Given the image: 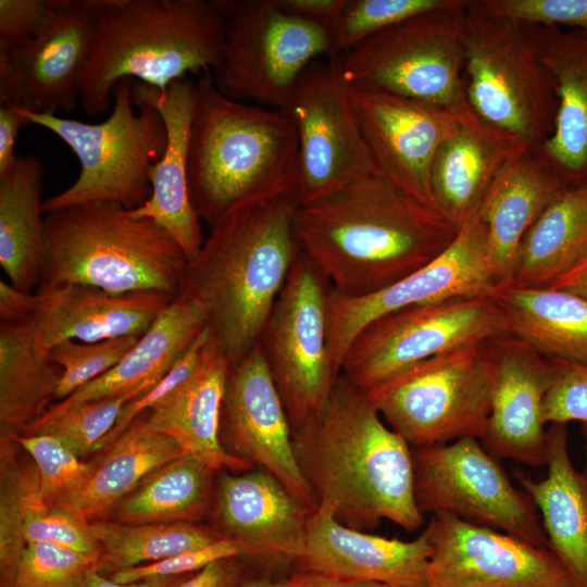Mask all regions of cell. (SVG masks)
Listing matches in <instances>:
<instances>
[{
	"label": "cell",
	"mask_w": 587,
	"mask_h": 587,
	"mask_svg": "<svg viewBox=\"0 0 587 587\" xmlns=\"http://www.w3.org/2000/svg\"><path fill=\"white\" fill-rule=\"evenodd\" d=\"M25 125H29V122L16 105L0 103V175L8 172L15 162V141Z\"/></svg>",
	"instance_id": "obj_52"
},
{
	"label": "cell",
	"mask_w": 587,
	"mask_h": 587,
	"mask_svg": "<svg viewBox=\"0 0 587 587\" xmlns=\"http://www.w3.org/2000/svg\"><path fill=\"white\" fill-rule=\"evenodd\" d=\"M97 560L72 549L45 541L27 542L14 587H84Z\"/></svg>",
	"instance_id": "obj_44"
},
{
	"label": "cell",
	"mask_w": 587,
	"mask_h": 587,
	"mask_svg": "<svg viewBox=\"0 0 587 587\" xmlns=\"http://www.w3.org/2000/svg\"><path fill=\"white\" fill-rule=\"evenodd\" d=\"M532 29L558 99L553 133L538 152L570 187L578 186L587 183V34L540 25Z\"/></svg>",
	"instance_id": "obj_27"
},
{
	"label": "cell",
	"mask_w": 587,
	"mask_h": 587,
	"mask_svg": "<svg viewBox=\"0 0 587 587\" xmlns=\"http://www.w3.org/2000/svg\"><path fill=\"white\" fill-rule=\"evenodd\" d=\"M348 0H276L289 14L332 27Z\"/></svg>",
	"instance_id": "obj_53"
},
{
	"label": "cell",
	"mask_w": 587,
	"mask_h": 587,
	"mask_svg": "<svg viewBox=\"0 0 587 587\" xmlns=\"http://www.w3.org/2000/svg\"><path fill=\"white\" fill-rule=\"evenodd\" d=\"M139 338L124 336L96 342L64 340L55 345L47 355L62 371L54 400H64L107 373L121 361Z\"/></svg>",
	"instance_id": "obj_43"
},
{
	"label": "cell",
	"mask_w": 587,
	"mask_h": 587,
	"mask_svg": "<svg viewBox=\"0 0 587 587\" xmlns=\"http://www.w3.org/2000/svg\"><path fill=\"white\" fill-rule=\"evenodd\" d=\"M209 339V329L205 327L185 353L151 389L125 405L115 426L100 441L96 451H100L111 445L127 429L136 417L151 410L187 379L196 369Z\"/></svg>",
	"instance_id": "obj_47"
},
{
	"label": "cell",
	"mask_w": 587,
	"mask_h": 587,
	"mask_svg": "<svg viewBox=\"0 0 587 587\" xmlns=\"http://www.w3.org/2000/svg\"><path fill=\"white\" fill-rule=\"evenodd\" d=\"M151 388L87 401L54 415H42L23 434H47L59 439L77 457L95 452L100 441L113 429L125 405Z\"/></svg>",
	"instance_id": "obj_40"
},
{
	"label": "cell",
	"mask_w": 587,
	"mask_h": 587,
	"mask_svg": "<svg viewBox=\"0 0 587 587\" xmlns=\"http://www.w3.org/2000/svg\"><path fill=\"white\" fill-rule=\"evenodd\" d=\"M212 512L217 532L239 542L247 558L297 563L303 553L311 512L262 469L222 473Z\"/></svg>",
	"instance_id": "obj_24"
},
{
	"label": "cell",
	"mask_w": 587,
	"mask_h": 587,
	"mask_svg": "<svg viewBox=\"0 0 587 587\" xmlns=\"http://www.w3.org/2000/svg\"><path fill=\"white\" fill-rule=\"evenodd\" d=\"M60 0H0V51L20 48L46 26Z\"/></svg>",
	"instance_id": "obj_50"
},
{
	"label": "cell",
	"mask_w": 587,
	"mask_h": 587,
	"mask_svg": "<svg viewBox=\"0 0 587 587\" xmlns=\"http://www.w3.org/2000/svg\"><path fill=\"white\" fill-rule=\"evenodd\" d=\"M567 188L538 151L505 162L478 210L497 287L510 283L525 234Z\"/></svg>",
	"instance_id": "obj_26"
},
{
	"label": "cell",
	"mask_w": 587,
	"mask_h": 587,
	"mask_svg": "<svg viewBox=\"0 0 587 587\" xmlns=\"http://www.w3.org/2000/svg\"><path fill=\"white\" fill-rule=\"evenodd\" d=\"M504 333L541 355L587 364V300L557 288L499 286L491 294Z\"/></svg>",
	"instance_id": "obj_33"
},
{
	"label": "cell",
	"mask_w": 587,
	"mask_h": 587,
	"mask_svg": "<svg viewBox=\"0 0 587 587\" xmlns=\"http://www.w3.org/2000/svg\"><path fill=\"white\" fill-rule=\"evenodd\" d=\"M132 84L126 78L115 85L111 113L101 123L34 113L16 105L29 124L55 134L79 160L77 179L43 200V214L93 201L135 210L150 199L149 173L164 152L166 129L154 108L134 104Z\"/></svg>",
	"instance_id": "obj_8"
},
{
	"label": "cell",
	"mask_w": 587,
	"mask_h": 587,
	"mask_svg": "<svg viewBox=\"0 0 587 587\" xmlns=\"http://www.w3.org/2000/svg\"><path fill=\"white\" fill-rule=\"evenodd\" d=\"M458 0H348L332 25L339 54L405 20L454 5Z\"/></svg>",
	"instance_id": "obj_41"
},
{
	"label": "cell",
	"mask_w": 587,
	"mask_h": 587,
	"mask_svg": "<svg viewBox=\"0 0 587 587\" xmlns=\"http://www.w3.org/2000/svg\"><path fill=\"white\" fill-rule=\"evenodd\" d=\"M490 363V413L480 437L496 459L538 467L546 464L545 397L555 365L519 338L501 334L484 342Z\"/></svg>",
	"instance_id": "obj_21"
},
{
	"label": "cell",
	"mask_w": 587,
	"mask_h": 587,
	"mask_svg": "<svg viewBox=\"0 0 587 587\" xmlns=\"http://www.w3.org/2000/svg\"><path fill=\"white\" fill-rule=\"evenodd\" d=\"M61 372L38 352L32 319L0 320V433L22 435L40 419Z\"/></svg>",
	"instance_id": "obj_36"
},
{
	"label": "cell",
	"mask_w": 587,
	"mask_h": 587,
	"mask_svg": "<svg viewBox=\"0 0 587 587\" xmlns=\"http://www.w3.org/2000/svg\"><path fill=\"white\" fill-rule=\"evenodd\" d=\"M43 174L38 158L23 155L0 175V265L24 292L37 289L45 266Z\"/></svg>",
	"instance_id": "obj_34"
},
{
	"label": "cell",
	"mask_w": 587,
	"mask_h": 587,
	"mask_svg": "<svg viewBox=\"0 0 587 587\" xmlns=\"http://www.w3.org/2000/svg\"><path fill=\"white\" fill-rule=\"evenodd\" d=\"M98 0H60L40 33L0 51V103L34 113L72 112L92 52Z\"/></svg>",
	"instance_id": "obj_18"
},
{
	"label": "cell",
	"mask_w": 587,
	"mask_h": 587,
	"mask_svg": "<svg viewBox=\"0 0 587 587\" xmlns=\"http://www.w3.org/2000/svg\"><path fill=\"white\" fill-rule=\"evenodd\" d=\"M300 587H394L384 583L345 579L308 572L305 582Z\"/></svg>",
	"instance_id": "obj_55"
},
{
	"label": "cell",
	"mask_w": 587,
	"mask_h": 587,
	"mask_svg": "<svg viewBox=\"0 0 587 587\" xmlns=\"http://www.w3.org/2000/svg\"><path fill=\"white\" fill-rule=\"evenodd\" d=\"M432 554L428 529L413 540L377 536L340 523L333 508L320 502L307 521L299 570L394 587H428Z\"/></svg>",
	"instance_id": "obj_22"
},
{
	"label": "cell",
	"mask_w": 587,
	"mask_h": 587,
	"mask_svg": "<svg viewBox=\"0 0 587 587\" xmlns=\"http://www.w3.org/2000/svg\"><path fill=\"white\" fill-rule=\"evenodd\" d=\"M350 92L376 173L437 211L430 168L460 120L437 107L383 91L350 85Z\"/></svg>",
	"instance_id": "obj_20"
},
{
	"label": "cell",
	"mask_w": 587,
	"mask_h": 587,
	"mask_svg": "<svg viewBox=\"0 0 587 587\" xmlns=\"http://www.w3.org/2000/svg\"><path fill=\"white\" fill-rule=\"evenodd\" d=\"M491 13L532 25L587 34V0H479Z\"/></svg>",
	"instance_id": "obj_46"
},
{
	"label": "cell",
	"mask_w": 587,
	"mask_h": 587,
	"mask_svg": "<svg viewBox=\"0 0 587 587\" xmlns=\"http://www.w3.org/2000/svg\"><path fill=\"white\" fill-rule=\"evenodd\" d=\"M292 441L317 502L344 525L369 532L388 520L409 533L423 526L411 446L344 374L324 409L292 428Z\"/></svg>",
	"instance_id": "obj_2"
},
{
	"label": "cell",
	"mask_w": 587,
	"mask_h": 587,
	"mask_svg": "<svg viewBox=\"0 0 587 587\" xmlns=\"http://www.w3.org/2000/svg\"><path fill=\"white\" fill-rule=\"evenodd\" d=\"M229 364L210 342L190 374L171 395L146 412L151 426L173 438L210 469L246 472L250 461L229 453L221 441V413Z\"/></svg>",
	"instance_id": "obj_28"
},
{
	"label": "cell",
	"mask_w": 587,
	"mask_h": 587,
	"mask_svg": "<svg viewBox=\"0 0 587 587\" xmlns=\"http://www.w3.org/2000/svg\"><path fill=\"white\" fill-rule=\"evenodd\" d=\"M207 327L201 308L184 297L174 300L136 345L107 373L49 407L54 415L77 404L152 388Z\"/></svg>",
	"instance_id": "obj_30"
},
{
	"label": "cell",
	"mask_w": 587,
	"mask_h": 587,
	"mask_svg": "<svg viewBox=\"0 0 587 587\" xmlns=\"http://www.w3.org/2000/svg\"><path fill=\"white\" fill-rule=\"evenodd\" d=\"M232 453L278 479L311 513L316 496L298 463L292 428L261 345L229 365L221 413V435Z\"/></svg>",
	"instance_id": "obj_19"
},
{
	"label": "cell",
	"mask_w": 587,
	"mask_h": 587,
	"mask_svg": "<svg viewBox=\"0 0 587 587\" xmlns=\"http://www.w3.org/2000/svg\"><path fill=\"white\" fill-rule=\"evenodd\" d=\"M458 0L379 32L339 55L346 80L437 107L460 122L475 118L464 89V15Z\"/></svg>",
	"instance_id": "obj_9"
},
{
	"label": "cell",
	"mask_w": 587,
	"mask_h": 587,
	"mask_svg": "<svg viewBox=\"0 0 587 587\" xmlns=\"http://www.w3.org/2000/svg\"><path fill=\"white\" fill-rule=\"evenodd\" d=\"M224 52L225 20L213 0H98L80 107L101 114L122 79L163 89L188 73L214 71Z\"/></svg>",
	"instance_id": "obj_5"
},
{
	"label": "cell",
	"mask_w": 587,
	"mask_h": 587,
	"mask_svg": "<svg viewBox=\"0 0 587 587\" xmlns=\"http://www.w3.org/2000/svg\"><path fill=\"white\" fill-rule=\"evenodd\" d=\"M567 290L587 300V259L551 287Z\"/></svg>",
	"instance_id": "obj_56"
},
{
	"label": "cell",
	"mask_w": 587,
	"mask_h": 587,
	"mask_svg": "<svg viewBox=\"0 0 587 587\" xmlns=\"http://www.w3.org/2000/svg\"><path fill=\"white\" fill-rule=\"evenodd\" d=\"M580 430H582V435L585 442V467H584V471L582 472V477L584 480L586 495H587V423L583 424Z\"/></svg>",
	"instance_id": "obj_58"
},
{
	"label": "cell",
	"mask_w": 587,
	"mask_h": 587,
	"mask_svg": "<svg viewBox=\"0 0 587 587\" xmlns=\"http://www.w3.org/2000/svg\"><path fill=\"white\" fill-rule=\"evenodd\" d=\"M467 104L514 153L537 152L554 129V80L538 58L532 25L471 0L464 15Z\"/></svg>",
	"instance_id": "obj_7"
},
{
	"label": "cell",
	"mask_w": 587,
	"mask_h": 587,
	"mask_svg": "<svg viewBox=\"0 0 587 587\" xmlns=\"http://www.w3.org/2000/svg\"><path fill=\"white\" fill-rule=\"evenodd\" d=\"M39 285L82 284L114 295L153 290L177 299L188 260L157 223L93 201L45 214Z\"/></svg>",
	"instance_id": "obj_6"
},
{
	"label": "cell",
	"mask_w": 587,
	"mask_h": 587,
	"mask_svg": "<svg viewBox=\"0 0 587 587\" xmlns=\"http://www.w3.org/2000/svg\"><path fill=\"white\" fill-rule=\"evenodd\" d=\"M567 437V424H549L546 476L536 480L521 471L514 476L538 510L548 548L576 587H587V495L571 462Z\"/></svg>",
	"instance_id": "obj_29"
},
{
	"label": "cell",
	"mask_w": 587,
	"mask_h": 587,
	"mask_svg": "<svg viewBox=\"0 0 587 587\" xmlns=\"http://www.w3.org/2000/svg\"><path fill=\"white\" fill-rule=\"evenodd\" d=\"M90 527L100 547L97 570L109 577L224 538L197 522L124 524L104 520L90 523Z\"/></svg>",
	"instance_id": "obj_38"
},
{
	"label": "cell",
	"mask_w": 587,
	"mask_h": 587,
	"mask_svg": "<svg viewBox=\"0 0 587 587\" xmlns=\"http://www.w3.org/2000/svg\"><path fill=\"white\" fill-rule=\"evenodd\" d=\"M516 154L475 117L439 146L430 168V189L437 211L460 228L477 214L495 178Z\"/></svg>",
	"instance_id": "obj_32"
},
{
	"label": "cell",
	"mask_w": 587,
	"mask_h": 587,
	"mask_svg": "<svg viewBox=\"0 0 587 587\" xmlns=\"http://www.w3.org/2000/svg\"><path fill=\"white\" fill-rule=\"evenodd\" d=\"M187 176L209 227L259 199L297 191L299 143L286 111L225 97L211 76L196 83Z\"/></svg>",
	"instance_id": "obj_4"
},
{
	"label": "cell",
	"mask_w": 587,
	"mask_h": 587,
	"mask_svg": "<svg viewBox=\"0 0 587 587\" xmlns=\"http://www.w3.org/2000/svg\"><path fill=\"white\" fill-rule=\"evenodd\" d=\"M490 387L483 342L420 362L364 392L387 425L414 448L480 439Z\"/></svg>",
	"instance_id": "obj_11"
},
{
	"label": "cell",
	"mask_w": 587,
	"mask_h": 587,
	"mask_svg": "<svg viewBox=\"0 0 587 587\" xmlns=\"http://www.w3.org/2000/svg\"><path fill=\"white\" fill-rule=\"evenodd\" d=\"M132 82L134 104L150 105L161 115L166 129V146L149 173L150 199L130 212L137 217L150 218L162 227L189 262L204 241L200 218L190 199L187 176L196 83L186 77L159 89Z\"/></svg>",
	"instance_id": "obj_25"
},
{
	"label": "cell",
	"mask_w": 587,
	"mask_h": 587,
	"mask_svg": "<svg viewBox=\"0 0 587 587\" xmlns=\"http://www.w3.org/2000/svg\"><path fill=\"white\" fill-rule=\"evenodd\" d=\"M284 111L298 136L300 204L376 173L339 55L313 61L298 78Z\"/></svg>",
	"instance_id": "obj_15"
},
{
	"label": "cell",
	"mask_w": 587,
	"mask_h": 587,
	"mask_svg": "<svg viewBox=\"0 0 587 587\" xmlns=\"http://www.w3.org/2000/svg\"><path fill=\"white\" fill-rule=\"evenodd\" d=\"M428 587H576L548 547L464 521L433 514Z\"/></svg>",
	"instance_id": "obj_17"
},
{
	"label": "cell",
	"mask_w": 587,
	"mask_h": 587,
	"mask_svg": "<svg viewBox=\"0 0 587 587\" xmlns=\"http://www.w3.org/2000/svg\"><path fill=\"white\" fill-rule=\"evenodd\" d=\"M33 459L38 472L41 499L59 507L86 484L92 462H84L59 439L47 434L13 435Z\"/></svg>",
	"instance_id": "obj_42"
},
{
	"label": "cell",
	"mask_w": 587,
	"mask_h": 587,
	"mask_svg": "<svg viewBox=\"0 0 587 587\" xmlns=\"http://www.w3.org/2000/svg\"><path fill=\"white\" fill-rule=\"evenodd\" d=\"M99 452L84 487L59 505L88 523L109 520L115 504L145 477L185 453L173 438L151 426L146 413Z\"/></svg>",
	"instance_id": "obj_31"
},
{
	"label": "cell",
	"mask_w": 587,
	"mask_h": 587,
	"mask_svg": "<svg viewBox=\"0 0 587 587\" xmlns=\"http://www.w3.org/2000/svg\"><path fill=\"white\" fill-rule=\"evenodd\" d=\"M225 52L213 83L225 97L284 110L302 72L339 54L330 26L284 11L276 0H213Z\"/></svg>",
	"instance_id": "obj_10"
},
{
	"label": "cell",
	"mask_w": 587,
	"mask_h": 587,
	"mask_svg": "<svg viewBox=\"0 0 587 587\" xmlns=\"http://www.w3.org/2000/svg\"><path fill=\"white\" fill-rule=\"evenodd\" d=\"M586 259L587 183H584L567 188L527 230L508 285L551 287Z\"/></svg>",
	"instance_id": "obj_35"
},
{
	"label": "cell",
	"mask_w": 587,
	"mask_h": 587,
	"mask_svg": "<svg viewBox=\"0 0 587 587\" xmlns=\"http://www.w3.org/2000/svg\"><path fill=\"white\" fill-rule=\"evenodd\" d=\"M307 577L308 572L301 570L279 579L268 576H249L240 587H300Z\"/></svg>",
	"instance_id": "obj_57"
},
{
	"label": "cell",
	"mask_w": 587,
	"mask_h": 587,
	"mask_svg": "<svg viewBox=\"0 0 587 587\" xmlns=\"http://www.w3.org/2000/svg\"><path fill=\"white\" fill-rule=\"evenodd\" d=\"M214 471L185 452L145 477L113 508L124 524L197 522L213 510Z\"/></svg>",
	"instance_id": "obj_37"
},
{
	"label": "cell",
	"mask_w": 587,
	"mask_h": 587,
	"mask_svg": "<svg viewBox=\"0 0 587 587\" xmlns=\"http://www.w3.org/2000/svg\"><path fill=\"white\" fill-rule=\"evenodd\" d=\"M553 362L555 377L544 400V422L587 423V364Z\"/></svg>",
	"instance_id": "obj_49"
},
{
	"label": "cell",
	"mask_w": 587,
	"mask_h": 587,
	"mask_svg": "<svg viewBox=\"0 0 587 587\" xmlns=\"http://www.w3.org/2000/svg\"><path fill=\"white\" fill-rule=\"evenodd\" d=\"M174 300L153 290L114 295L82 284L39 285L28 319L34 321L37 350L47 358L64 340L141 337Z\"/></svg>",
	"instance_id": "obj_23"
},
{
	"label": "cell",
	"mask_w": 587,
	"mask_h": 587,
	"mask_svg": "<svg viewBox=\"0 0 587 587\" xmlns=\"http://www.w3.org/2000/svg\"><path fill=\"white\" fill-rule=\"evenodd\" d=\"M24 537L27 542L45 541L55 544L97 560L100 547L90 527L73 512L47 504L40 497L39 488L32 495L24 521Z\"/></svg>",
	"instance_id": "obj_45"
},
{
	"label": "cell",
	"mask_w": 587,
	"mask_h": 587,
	"mask_svg": "<svg viewBox=\"0 0 587 587\" xmlns=\"http://www.w3.org/2000/svg\"><path fill=\"white\" fill-rule=\"evenodd\" d=\"M243 557H232L210 563L176 587H240L249 577Z\"/></svg>",
	"instance_id": "obj_51"
},
{
	"label": "cell",
	"mask_w": 587,
	"mask_h": 587,
	"mask_svg": "<svg viewBox=\"0 0 587 587\" xmlns=\"http://www.w3.org/2000/svg\"><path fill=\"white\" fill-rule=\"evenodd\" d=\"M300 248L339 295L378 291L441 254L460 228L378 173L299 204Z\"/></svg>",
	"instance_id": "obj_1"
},
{
	"label": "cell",
	"mask_w": 587,
	"mask_h": 587,
	"mask_svg": "<svg viewBox=\"0 0 587 587\" xmlns=\"http://www.w3.org/2000/svg\"><path fill=\"white\" fill-rule=\"evenodd\" d=\"M190 575L155 576L134 583L122 584L112 580L109 576L101 574L95 569L88 575L84 587H176Z\"/></svg>",
	"instance_id": "obj_54"
},
{
	"label": "cell",
	"mask_w": 587,
	"mask_h": 587,
	"mask_svg": "<svg viewBox=\"0 0 587 587\" xmlns=\"http://www.w3.org/2000/svg\"><path fill=\"white\" fill-rule=\"evenodd\" d=\"M299 204L295 190L230 211L210 227L187 264L179 297L201 308L210 342L229 365L259 342L301 251Z\"/></svg>",
	"instance_id": "obj_3"
},
{
	"label": "cell",
	"mask_w": 587,
	"mask_h": 587,
	"mask_svg": "<svg viewBox=\"0 0 587 587\" xmlns=\"http://www.w3.org/2000/svg\"><path fill=\"white\" fill-rule=\"evenodd\" d=\"M501 334L503 321L491 295L414 305L365 326L350 345L340 373L367 390L420 362Z\"/></svg>",
	"instance_id": "obj_14"
},
{
	"label": "cell",
	"mask_w": 587,
	"mask_h": 587,
	"mask_svg": "<svg viewBox=\"0 0 587 587\" xmlns=\"http://www.w3.org/2000/svg\"><path fill=\"white\" fill-rule=\"evenodd\" d=\"M496 288L486 229L477 212L441 254L398 282L363 297H346L330 289L328 354L335 374H340L353 339L375 320L414 305L488 296Z\"/></svg>",
	"instance_id": "obj_16"
},
{
	"label": "cell",
	"mask_w": 587,
	"mask_h": 587,
	"mask_svg": "<svg viewBox=\"0 0 587 587\" xmlns=\"http://www.w3.org/2000/svg\"><path fill=\"white\" fill-rule=\"evenodd\" d=\"M232 557L247 558L245 548L229 538H221L203 548L182 552L161 561L115 572L110 578L127 584L155 576L193 574L212 562Z\"/></svg>",
	"instance_id": "obj_48"
},
{
	"label": "cell",
	"mask_w": 587,
	"mask_h": 587,
	"mask_svg": "<svg viewBox=\"0 0 587 587\" xmlns=\"http://www.w3.org/2000/svg\"><path fill=\"white\" fill-rule=\"evenodd\" d=\"M330 289L301 250L259 340L291 428L324 409L339 376L328 354Z\"/></svg>",
	"instance_id": "obj_12"
},
{
	"label": "cell",
	"mask_w": 587,
	"mask_h": 587,
	"mask_svg": "<svg viewBox=\"0 0 587 587\" xmlns=\"http://www.w3.org/2000/svg\"><path fill=\"white\" fill-rule=\"evenodd\" d=\"M412 454L415 499L423 514L449 513L548 547L535 503L512 485L478 438L414 447Z\"/></svg>",
	"instance_id": "obj_13"
},
{
	"label": "cell",
	"mask_w": 587,
	"mask_h": 587,
	"mask_svg": "<svg viewBox=\"0 0 587 587\" xmlns=\"http://www.w3.org/2000/svg\"><path fill=\"white\" fill-rule=\"evenodd\" d=\"M13 435L0 433V587H14L26 546L24 521L32 495L39 488L35 464L17 459Z\"/></svg>",
	"instance_id": "obj_39"
}]
</instances>
